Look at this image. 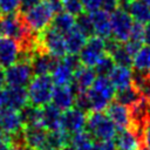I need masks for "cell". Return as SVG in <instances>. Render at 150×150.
Wrapping results in <instances>:
<instances>
[{
	"instance_id": "cell-1",
	"label": "cell",
	"mask_w": 150,
	"mask_h": 150,
	"mask_svg": "<svg viewBox=\"0 0 150 150\" xmlns=\"http://www.w3.org/2000/svg\"><path fill=\"white\" fill-rule=\"evenodd\" d=\"M54 82L49 74L47 75H35L28 83L27 95H28V103L43 107L45 104L50 102L52 94L54 90Z\"/></svg>"
},
{
	"instance_id": "cell-2",
	"label": "cell",
	"mask_w": 150,
	"mask_h": 150,
	"mask_svg": "<svg viewBox=\"0 0 150 150\" xmlns=\"http://www.w3.org/2000/svg\"><path fill=\"white\" fill-rule=\"evenodd\" d=\"M0 36H8L22 43L35 35L25 25L21 13H13L0 15Z\"/></svg>"
},
{
	"instance_id": "cell-3",
	"label": "cell",
	"mask_w": 150,
	"mask_h": 150,
	"mask_svg": "<svg viewBox=\"0 0 150 150\" xmlns=\"http://www.w3.org/2000/svg\"><path fill=\"white\" fill-rule=\"evenodd\" d=\"M21 16L27 28L35 34L45 30L47 27L50 26L52 19L54 16V12L52 11L47 1L42 0L40 4L21 13Z\"/></svg>"
},
{
	"instance_id": "cell-4",
	"label": "cell",
	"mask_w": 150,
	"mask_h": 150,
	"mask_svg": "<svg viewBox=\"0 0 150 150\" xmlns=\"http://www.w3.org/2000/svg\"><path fill=\"white\" fill-rule=\"evenodd\" d=\"M86 128L98 141L114 139L117 134V128L104 111H90L87 115Z\"/></svg>"
},
{
	"instance_id": "cell-5",
	"label": "cell",
	"mask_w": 150,
	"mask_h": 150,
	"mask_svg": "<svg viewBox=\"0 0 150 150\" xmlns=\"http://www.w3.org/2000/svg\"><path fill=\"white\" fill-rule=\"evenodd\" d=\"M36 41L40 49L56 59H62L67 54L64 35L52 27H47L45 30L38 33Z\"/></svg>"
},
{
	"instance_id": "cell-6",
	"label": "cell",
	"mask_w": 150,
	"mask_h": 150,
	"mask_svg": "<svg viewBox=\"0 0 150 150\" xmlns=\"http://www.w3.org/2000/svg\"><path fill=\"white\" fill-rule=\"evenodd\" d=\"M134 20L125 9L124 6L120 5L116 9L110 12V26H111V38L116 41L124 43L130 35Z\"/></svg>"
},
{
	"instance_id": "cell-7",
	"label": "cell",
	"mask_w": 150,
	"mask_h": 150,
	"mask_svg": "<svg viewBox=\"0 0 150 150\" xmlns=\"http://www.w3.org/2000/svg\"><path fill=\"white\" fill-rule=\"evenodd\" d=\"M33 71L30 63L27 61L18 60L13 64L6 68L5 70V80L7 86H16V87H26L33 77Z\"/></svg>"
},
{
	"instance_id": "cell-8",
	"label": "cell",
	"mask_w": 150,
	"mask_h": 150,
	"mask_svg": "<svg viewBox=\"0 0 150 150\" xmlns=\"http://www.w3.org/2000/svg\"><path fill=\"white\" fill-rule=\"evenodd\" d=\"M105 54V47H104V39L93 35L87 39L83 48L79 53L80 61L83 66L87 67H94L96 62Z\"/></svg>"
},
{
	"instance_id": "cell-9",
	"label": "cell",
	"mask_w": 150,
	"mask_h": 150,
	"mask_svg": "<svg viewBox=\"0 0 150 150\" xmlns=\"http://www.w3.org/2000/svg\"><path fill=\"white\" fill-rule=\"evenodd\" d=\"M86 121H87V112L75 107H71L61 112L60 129L64 130L69 135H73L86 128Z\"/></svg>"
},
{
	"instance_id": "cell-10",
	"label": "cell",
	"mask_w": 150,
	"mask_h": 150,
	"mask_svg": "<svg viewBox=\"0 0 150 150\" xmlns=\"http://www.w3.org/2000/svg\"><path fill=\"white\" fill-rule=\"evenodd\" d=\"M105 115L115 124L117 131L122 129H127L132 125L130 108L117 101H111L108 104V107L105 108Z\"/></svg>"
},
{
	"instance_id": "cell-11",
	"label": "cell",
	"mask_w": 150,
	"mask_h": 150,
	"mask_svg": "<svg viewBox=\"0 0 150 150\" xmlns=\"http://www.w3.org/2000/svg\"><path fill=\"white\" fill-rule=\"evenodd\" d=\"M60 59H56L52 55H49L48 53L43 52L42 49H40L39 47L35 49L29 63L32 67V71L33 75H47L50 74V71L53 70L54 66L56 64V62Z\"/></svg>"
},
{
	"instance_id": "cell-12",
	"label": "cell",
	"mask_w": 150,
	"mask_h": 150,
	"mask_svg": "<svg viewBox=\"0 0 150 150\" xmlns=\"http://www.w3.org/2000/svg\"><path fill=\"white\" fill-rule=\"evenodd\" d=\"M114 142L117 150H139L142 148L141 134L132 127L118 130Z\"/></svg>"
},
{
	"instance_id": "cell-13",
	"label": "cell",
	"mask_w": 150,
	"mask_h": 150,
	"mask_svg": "<svg viewBox=\"0 0 150 150\" xmlns=\"http://www.w3.org/2000/svg\"><path fill=\"white\" fill-rule=\"evenodd\" d=\"M20 43L8 36H0V67L7 68L18 61Z\"/></svg>"
},
{
	"instance_id": "cell-14",
	"label": "cell",
	"mask_w": 150,
	"mask_h": 150,
	"mask_svg": "<svg viewBox=\"0 0 150 150\" xmlns=\"http://www.w3.org/2000/svg\"><path fill=\"white\" fill-rule=\"evenodd\" d=\"M96 79V74L93 67H87L81 64L73 74V81L70 83L74 91L77 93H86L93 84L94 80Z\"/></svg>"
},
{
	"instance_id": "cell-15",
	"label": "cell",
	"mask_w": 150,
	"mask_h": 150,
	"mask_svg": "<svg viewBox=\"0 0 150 150\" xmlns=\"http://www.w3.org/2000/svg\"><path fill=\"white\" fill-rule=\"evenodd\" d=\"M23 139L25 144L30 146L34 150H41L46 148V139H47V130L40 125H26L23 127Z\"/></svg>"
},
{
	"instance_id": "cell-16",
	"label": "cell",
	"mask_w": 150,
	"mask_h": 150,
	"mask_svg": "<svg viewBox=\"0 0 150 150\" xmlns=\"http://www.w3.org/2000/svg\"><path fill=\"white\" fill-rule=\"evenodd\" d=\"M0 128L9 135L20 132L23 129V124H22L19 110H15L8 107L1 109L0 110Z\"/></svg>"
},
{
	"instance_id": "cell-17",
	"label": "cell",
	"mask_w": 150,
	"mask_h": 150,
	"mask_svg": "<svg viewBox=\"0 0 150 150\" xmlns=\"http://www.w3.org/2000/svg\"><path fill=\"white\" fill-rule=\"evenodd\" d=\"M93 27H94V34L102 38L108 39L111 36V26H110V13L107 12L103 8H98L96 11H93L89 13Z\"/></svg>"
},
{
	"instance_id": "cell-18",
	"label": "cell",
	"mask_w": 150,
	"mask_h": 150,
	"mask_svg": "<svg viewBox=\"0 0 150 150\" xmlns=\"http://www.w3.org/2000/svg\"><path fill=\"white\" fill-rule=\"evenodd\" d=\"M76 93L71 88V86H55L52 94V103L59 108L61 111L74 107Z\"/></svg>"
},
{
	"instance_id": "cell-19",
	"label": "cell",
	"mask_w": 150,
	"mask_h": 150,
	"mask_svg": "<svg viewBox=\"0 0 150 150\" xmlns=\"http://www.w3.org/2000/svg\"><path fill=\"white\" fill-rule=\"evenodd\" d=\"M109 80L111 81L114 88L116 90H121L132 86L134 80V70L128 66H118L115 64L110 74L108 75Z\"/></svg>"
},
{
	"instance_id": "cell-20",
	"label": "cell",
	"mask_w": 150,
	"mask_h": 150,
	"mask_svg": "<svg viewBox=\"0 0 150 150\" xmlns=\"http://www.w3.org/2000/svg\"><path fill=\"white\" fill-rule=\"evenodd\" d=\"M5 97H6V107L20 110L25 104L28 103V95L26 87H16V86H7L4 87Z\"/></svg>"
},
{
	"instance_id": "cell-21",
	"label": "cell",
	"mask_w": 150,
	"mask_h": 150,
	"mask_svg": "<svg viewBox=\"0 0 150 150\" xmlns=\"http://www.w3.org/2000/svg\"><path fill=\"white\" fill-rule=\"evenodd\" d=\"M61 110L56 108L53 103H47L41 107V120L40 124L47 130H55L60 128V118H61Z\"/></svg>"
},
{
	"instance_id": "cell-22",
	"label": "cell",
	"mask_w": 150,
	"mask_h": 150,
	"mask_svg": "<svg viewBox=\"0 0 150 150\" xmlns=\"http://www.w3.org/2000/svg\"><path fill=\"white\" fill-rule=\"evenodd\" d=\"M124 7L132 20H135V22L142 23L144 26L150 25V7L148 5H145L141 0H132L131 2L124 5Z\"/></svg>"
},
{
	"instance_id": "cell-23",
	"label": "cell",
	"mask_w": 150,
	"mask_h": 150,
	"mask_svg": "<svg viewBox=\"0 0 150 150\" xmlns=\"http://www.w3.org/2000/svg\"><path fill=\"white\" fill-rule=\"evenodd\" d=\"M50 73H52L50 77L55 86H69L73 81L74 71L61 59L56 62V64L54 66Z\"/></svg>"
},
{
	"instance_id": "cell-24",
	"label": "cell",
	"mask_w": 150,
	"mask_h": 150,
	"mask_svg": "<svg viewBox=\"0 0 150 150\" xmlns=\"http://www.w3.org/2000/svg\"><path fill=\"white\" fill-rule=\"evenodd\" d=\"M87 39L88 38L84 34H82L76 27H74L73 29H70L68 33L64 34V41H66L67 53L79 54L80 50L83 48Z\"/></svg>"
},
{
	"instance_id": "cell-25",
	"label": "cell",
	"mask_w": 150,
	"mask_h": 150,
	"mask_svg": "<svg viewBox=\"0 0 150 150\" xmlns=\"http://www.w3.org/2000/svg\"><path fill=\"white\" fill-rule=\"evenodd\" d=\"M50 27L64 35L66 33H68L70 29L75 27V16L64 11H61L54 14L50 22Z\"/></svg>"
},
{
	"instance_id": "cell-26",
	"label": "cell",
	"mask_w": 150,
	"mask_h": 150,
	"mask_svg": "<svg viewBox=\"0 0 150 150\" xmlns=\"http://www.w3.org/2000/svg\"><path fill=\"white\" fill-rule=\"evenodd\" d=\"M134 71L146 74L150 70V46H142L132 56Z\"/></svg>"
},
{
	"instance_id": "cell-27",
	"label": "cell",
	"mask_w": 150,
	"mask_h": 150,
	"mask_svg": "<svg viewBox=\"0 0 150 150\" xmlns=\"http://www.w3.org/2000/svg\"><path fill=\"white\" fill-rule=\"evenodd\" d=\"M70 143V135L62 129H55L47 131V139H46V148L60 150L62 146Z\"/></svg>"
},
{
	"instance_id": "cell-28",
	"label": "cell",
	"mask_w": 150,
	"mask_h": 150,
	"mask_svg": "<svg viewBox=\"0 0 150 150\" xmlns=\"http://www.w3.org/2000/svg\"><path fill=\"white\" fill-rule=\"evenodd\" d=\"M19 114H20L23 127L40 124V120H41V108L40 107L27 103L19 110Z\"/></svg>"
},
{
	"instance_id": "cell-29",
	"label": "cell",
	"mask_w": 150,
	"mask_h": 150,
	"mask_svg": "<svg viewBox=\"0 0 150 150\" xmlns=\"http://www.w3.org/2000/svg\"><path fill=\"white\" fill-rule=\"evenodd\" d=\"M94 137L93 135L87 130L77 131L73 135H70V145L75 150H91L94 145Z\"/></svg>"
},
{
	"instance_id": "cell-30",
	"label": "cell",
	"mask_w": 150,
	"mask_h": 150,
	"mask_svg": "<svg viewBox=\"0 0 150 150\" xmlns=\"http://www.w3.org/2000/svg\"><path fill=\"white\" fill-rule=\"evenodd\" d=\"M114 98H115V101H117V102H120L127 107H131L132 104H135L141 98V95L134 86H130L128 88L116 90Z\"/></svg>"
},
{
	"instance_id": "cell-31",
	"label": "cell",
	"mask_w": 150,
	"mask_h": 150,
	"mask_svg": "<svg viewBox=\"0 0 150 150\" xmlns=\"http://www.w3.org/2000/svg\"><path fill=\"white\" fill-rule=\"evenodd\" d=\"M75 27L82 33L84 34L87 38H90L94 34V27H93V22L90 19L89 13H84L82 12L81 14L75 16Z\"/></svg>"
},
{
	"instance_id": "cell-32",
	"label": "cell",
	"mask_w": 150,
	"mask_h": 150,
	"mask_svg": "<svg viewBox=\"0 0 150 150\" xmlns=\"http://www.w3.org/2000/svg\"><path fill=\"white\" fill-rule=\"evenodd\" d=\"M114 67H115V62L111 59V56L108 54H104L96 62V64L93 67V69H94L96 76H108Z\"/></svg>"
},
{
	"instance_id": "cell-33",
	"label": "cell",
	"mask_w": 150,
	"mask_h": 150,
	"mask_svg": "<svg viewBox=\"0 0 150 150\" xmlns=\"http://www.w3.org/2000/svg\"><path fill=\"white\" fill-rule=\"evenodd\" d=\"M61 1H62V9L74 16L84 12L81 0H61Z\"/></svg>"
},
{
	"instance_id": "cell-34",
	"label": "cell",
	"mask_w": 150,
	"mask_h": 150,
	"mask_svg": "<svg viewBox=\"0 0 150 150\" xmlns=\"http://www.w3.org/2000/svg\"><path fill=\"white\" fill-rule=\"evenodd\" d=\"M19 9H20V0H0L1 15L18 13Z\"/></svg>"
},
{
	"instance_id": "cell-35",
	"label": "cell",
	"mask_w": 150,
	"mask_h": 150,
	"mask_svg": "<svg viewBox=\"0 0 150 150\" xmlns=\"http://www.w3.org/2000/svg\"><path fill=\"white\" fill-rule=\"evenodd\" d=\"M139 134H141V139H142V146L150 150V116L144 121Z\"/></svg>"
},
{
	"instance_id": "cell-36",
	"label": "cell",
	"mask_w": 150,
	"mask_h": 150,
	"mask_svg": "<svg viewBox=\"0 0 150 150\" xmlns=\"http://www.w3.org/2000/svg\"><path fill=\"white\" fill-rule=\"evenodd\" d=\"M73 71H75L82 63L80 61V57H79V54H70V53H67L62 59H61Z\"/></svg>"
},
{
	"instance_id": "cell-37",
	"label": "cell",
	"mask_w": 150,
	"mask_h": 150,
	"mask_svg": "<svg viewBox=\"0 0 150 150\" xmlns=\"http://www.w3.org/2000/svg\"><path fill=\"white\" fill-rule=\"evenodd\" d=\"M91 150H117L114 139L108 141H95Z\"/></svg>"
},
{
	"instance_id": "cell-38",
	"label": "cell",
	"mask_w": 150,
	"mask_h": 150,
	"mask_svg": "<svg viewBox=\"0 0 150 150\" xmlns=\"http://www.w3.org/2000/svg\"><path fill=\"white\" fill-rule=\"evenodd\" d=\"M84 11H87L88 13L96 11L98 8H102V2L103 0H81Z\"/></svg>"
},
{
	"instance_id": "cell-39",
	"label": "cell",
	"mask_w": 150,
	"mask_h": 150,
	"mask_svg": "<svg viewBox=\"0 0 150 150\" xmlns=\"http://www.w3.org/2000/svg\"><path fill=\"white\" fill-rule=\"evenodd\" d=\"M42 0H20V13H23L26 12L27 9L34 7L35 5L40 4Z\"/></svg>"
},
{
	"instance_id": "cell-40",
	"label": "cell",
	"mask_w": 150,
	"mask_h": 150,
	"mask_svg": "<svg viewBox=\"0 0 150 150\" xmlns=\"http://www.w3.org/2000/svg\"><path fill=\"white\" fill-rule=\"evenodd\" d=\"M120 5H121L120 0H103V2H102V8L110 13V12H112L114 9H116Z\"/></svg>"
},
{
	"instance_id": "cell-41",
	"label": "cell",
	"mask_w": 150,
	"mask_h": 150,
	"mask_svg": "<svg viewBox=\"0 0 150 150\" xmlns=\"http://www.w3.org/2000/svg\"><path fill=\"white\" fill-rule=\"evenodd\" d=\"M144 43L150 46V25L145 26V33H144Z\"/></svg>"
},
{
	"instance_id": "cell-42",
	"label": "cell",
	"mask_w": 150,
	"mask_h": 150,
	"mask_svg": "<svg viewBox=\"0 0 150 150\" xmlns=\"http://www.w3.org/2000/svg\"><path fill=\"white\" fill-rule=\"evenodd\" d=\"M6 108V97H5V91L4 88L0 89V110Z\"/></svg>"
},
{
	"instance_id": "cell-43",
	"label": "cell",
	"mask_w": 150,
	"mask_h": 150,
	"mask_svg": "<svg viewBox=\"0 0 150 150\" xmlns=\"http://www.w3.org/2000/svg\"><path fill=\"white\" fill-rule=\"evenodd\" d=\"M6 84V80H5V71L4 68L0 67V89H2Z\"/></svg>"
},
{
	"instance_id": "cell-44",
	"label": "cell",
	"mask_w": 150,
	"mask_h": 150,
	"mask_svg": "<svg viewBox=\"0 0 150 150\" xmlns=\"http://www.w3.org/2000/svg\"><path fill=\"white\" fill-rule=\"evenodd\" d=\"M0 150H15V148L11 143H5V144H0Z\"/></svg>"
},
{
	"instance_id": "cell-45",
	"label": "cell",
	"mask_w": 150,
	"mask_h": 150,
	"mask_svg": "<svg viewBox=\"0 0 150 150\" xmlns=\"http://www.w3.org/2000/svg\"><path fill=\"white\" fill-rule=\"evenodd\" d=\"M15 150H34V149H32L30 146H28V145H26V144H22V145L16 146Z\"/></svg>"
},
{
	"instance_id": "cell-46",
	"label": "cell",
	"mask_w": 150,
	"mask_h": 150,
	"mask_svg": "<svg viewBox=\"0 0 150 150\" xmlns=\"http://www.w3.org/2000/svg\"><path fill=\"white\" fill-rule=\"evenodd\" d=\"M60 150H75L70 144H67V145H64V146H62Z\"/></svg>"
},
{
	"instance_id": "cell-47",
	"label": "cell",
	"mask_w": 150,
	"mask_h": 150,
	"mask_svg": "<svg viewBox=\"0 0 150 150\" xmlns=\"http://www.w3.org/2000/svg\"><path fill=\"white\" fill-rule=\"evenodd\" d=\"M131 1H132V0H120V2H121L123 6L127 5V4H129V2H131Z\"/></svg>"
},
{
	"instance_id": "cell-48",
	"label": "cell",
	"mask_w": 150,
	"mask_h": 150,
	"mask_svg": "<svg viewBox=\"0 0 150 150\" xmlns=\"http://www.w3.org/2000/svg\"><path fill=\"white\" fill-rule=\"evenodd\" d=\"M141 1H142V2H144L145 5H148V6L150 7V0H141Z\"/></svg>"
},
{
	"instance_id": "cell-49",
	"label": "cell",
	"mask_w": 150,
	"mask_h": 150,
	"mask_svg": "<svg viewBox=\"0 0 150 150\" xmlns=\"http://www.w3.org/2000/svg\"><path fill=\"white\" fill-rule=\"evenodd\" d=\"M41 150H55V149H50V148H43V149H41Z\"/></svg>"
},
{
	"instance_id": "cell-50",
	"label": "cell",
	"mask_w": 150,
	"mask_h": 150,
	"mask_svg": "<svg viewBox=\"0 0 150 150\" xmlns=\"http://www.w3.org/2000/svg\"><path fill=\"white\" fill-rule=\"evenodd\" d=\"M146 76H148V77H149V80H150V70L146 73Z\"/></svg>"
},
{
	"instance_id": "cell-51",
	"label": "cell",
	"mask_w": 150,
	"mask_h": 150,
	"mask_svg": "<svg viewBox=\"0 0 150 150\" xmlns=\"http://www.w3.org/2000/svg\"><path fill=\"white\" fill-rule=\"evenodd\" d=\"M0 15H1V12H0Z\"/></svg>"
}]
</instances>
